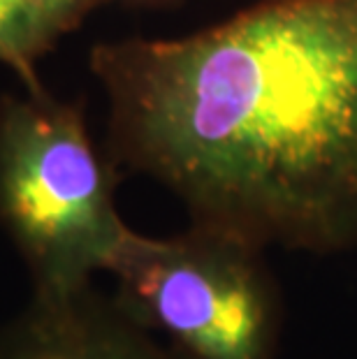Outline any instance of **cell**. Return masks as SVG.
I'll return each mask as SVG.
<instances>
[{
	"instance_id": "cell-7",
	"label": "cell",
	"mask_w": 357,
	"mask_h": 359,
	"mask_svg": "<svg viewBox=\"0 0 357 359\" xmlns=\"http://www.w3.org/2000/svg\"><path fill=\"white\" fill-rule=\"evenodd\" d=\"M123 3H130V5H167L172 0H123Z\"/></svg>"
},
{
	"instance_id": "cell-1",
	"label": "cell",
	"mask_w": 357,
	"mask_h": 359,
	"mask_svg": "<svg viewBox=\"0 0 357 359\" xmlns=\"http://www.w3.org/2000/svg\"><path fill=\"white\" fill-rule=\"evenodd\" d=\"M119 163L250 246H357V0H257L90 51Z\"/></svg>"
},
{
	"instance_id": "cell-5",
	"label": "cell",
	"mask_w": 357,
	"mask_h": 359,
	"mask_svg": "<svg viewBox=\"0 0 357 359\" xmlns=\"http://www.w3.org/2000/svg\"><path fill=\"white\" fill-rule=\"evenodd\" d=\"M56 37L28 0H0V63L12 67L28 88H40L37 60Z\"/></svg>"
},
{
	"instance_id": "cell-6",
	"label": "cell",
	"mask_w": 357,
	"mask_h": 359,
	"mask_svg": "<svg viewBox=\"0 0 357 359\" xmlns=\"http://www.w3.org/2000/svg\"><path fill=\"white\" fill-rule=\"evenodd\" d=\"M28 3L35 7V12L47 24L51 35L58 40V37L77 28L86 19V14L105 0H28Z\"/></svg>"
},
{
	"instance_id": "cell-2",
	"label": "cell",
	"mask_w": 357,
	"mask_h": 359,
	"mask_svg": "<svg viewBox=\"0 0 357 359\" xmlns=\"http://www.w3.org/2000/svg\"><path fill=\"white\" fill-rule=\"evenodd\" d=\"M0 230L42 294L93 285L133 232L81 111L42 86L0 104Z\"/></svg>"
},
{
	"instance_id": "cell-4",
	"label": "cell",
	"mask_w": 357,
	"mask_h": 359,
	"mask_svg": "<svg viewBox=\"0 0 357 359\" xmlns=\"http://www.w3.org/2000/svg\"><path fill=\"white\" fill-rule=\"evenodd\" d=\"M0 359H186L95 285L33 292L0 325Z\"/></svg>"
},
{
	"instance_id": "cell-3",
	"label": "cell",
	"mask_w": 357,
	"mask_h": 359,
	"mask_svg": "<svg viewBox=\"0 0 357 359\" xmlns=\"http://www.w3.org/2000/svg\"><path fill=\"white\" fill-rule=\"evenodd\" d=\"M262 253L200 225L133 230L109 276L119 302L186 359H278L281 309Z\"/></svg>"
}]
</instances>
